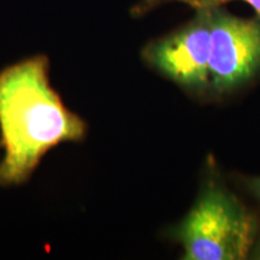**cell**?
Returning <instances> with one entry per match:
<instances>
[{
	"label": "cell",
	"instance_id": "obj_3",
	"mask_svg": "<svg viewBox=\"0 0 260 260\" xmlns=\"http://www.w3.org/2000/svg\"><path fill=\"white\" fill-rule=\"evenodd\" d=\"M211 9L198 10L186 25L149 41L142 59L149 68L194 95L209 93Z\"/></svg>",
	"mask_w": 260,
	"mask_h": 260
},
{
	"label": "cell",
	"instance_id": "obj_5",
	"mask_svg": "<svg viewBox=\"0 0 260 260\" xmlns=\"http://www.w3.org/2000/svg\"><path fill=\"white\" fill-rule=\"evenodd\" d=\"M171 2L184 3V4L193 6L197 10H200L216 8V6L223 4V3H226L228 0H139L136 5H134V8L132 9V15L134 17H140V16L148 14L149 11L158 8V6Z\"/></svg>",
	"mask_w": 260,
	"mask_h": 260
},
{
	"label": "cell",
	"instance_id": "obj_6",
	"mask_svg": "<svg viewBox=\"0 0 260 260\" xmlns=\"http://www.w3.org/2000/svg\"><path fill=\"white\" fill-rule=\"evenodd\" d=\"M243 189L260 205V176H243L240 178Z\"/></svg>",
	"mask_w": 260,
	"mask_h": 260
},
{
	"label": "cell",
	"instance_id": "obj_4",
	"mask_svg": "<svg viewBox=\"0 0 260 260\" xmlns=\"http://www.w3.org/2000/svg\"><path fill=\"white\" fill-rule=\"evenodd\" d=\"M260 71V19H246L211 8L209 94L235 92Z\"/></svg>",
	"mask_w": 260,
	"mask_h": 260
},
{
	"label": "cell",
	"instance_id": "obj_2",
	"mask_svg": "<svg viewBox=\"0 0 260 260\" xmlns=\"http://www.w3.org/2000/svg\"><path fill=\"white\" fill-rule=\"evenodd\" d=\"M169 236L183 248L184 260H241L252 254L258 222L232 190L211 178Z\"/></svg>",
	"mask_w": 260,
	"mask_h": 260
},
{
	"label": "cell",
	"instance_id": "obj_7",
	"mask_svg": "<svg viewBox=\"0 0 260 260\" xmlns=\"http://www.w3.org/2000/svg\"><path fill=\"white\" fill-rule=\"evenodd\" d=\"M228 2H230V0H228ZM242 2L247 3V4L251 6L260 19V0H242Z\"/></svg>",
	"mask_w": 260,
	"mask_h": 260
},
{
	"label": "cell",
	"instance_id": "obj_1",
	"mask_svg": "<svg viewBox=\"0 0 260 260\" xmlns=\"http://www.w3.org/2000/svg\"><path fill=\"white\" fill-rule=\"evenodd\" d=\"M87 133V122L52 87L45 54L0 71V186L25 183L52 148L82 142Z\"/></svg>",
	"mask_w": 260,
	"mask_h": 260
}]
</instances>
